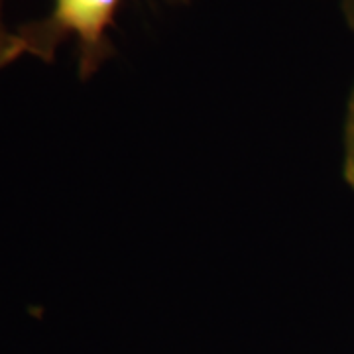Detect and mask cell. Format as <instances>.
Instances as JSON below:
<instances>
[{
    "instance_id": "obj_4",
    "label": "cell",
    "mask_w": 354,
    "mask_h": 354,
    "mask_svg": "<svg viewBox=\"0 0 354 354\" xmlns=\"http://www.w3.org/2000/svg\"><path fill=\"white\" fill-rule=\"evenodd\" d=\"M339 6L344 16V22L354 32V0H339Z\"/></svg>"
},
{
    "instance_id": "obj_2",
    "label": "cell",
    "mask_w": 354,
    "mask_h": 354,
    "mask_svg": "<svg viewBox=\"0 0 354 354\" xmlns=\"http://www.w3.org/2000/svg\"><path fill=\"white\" fill-rule=\"evenodd\" d=\"M342 174L348 187L354 191V87L348 99V113H346V127H344V164Z\"/></svg>"
},
{
    "instance_id": "obj_5",
    "label": "cell",
    "mask_w": 354,
    "mask_h": 354,
    "mask_svg": "<svg viewBox=\"0 0 354 354\" xmlns=\"http://www.w3.org/2000/svg\"><path fill=\"white\" fill-rule=\"evenodd\" d=\"M176 2H179V0H176Z\"/></svg>"
},
{
    "instance_id": "obj_1",
    "label": "cell",
    "mask_w": 354,
    "mask_h": 354,
    "mask_svg": "<svg viewBox=\"0 0 354 354\" xmlns=\"http://www.w3.org/2000/svg\"><path fill=\"white\" fill-rule=\"evenodd\" d=\"M120 4L122 0H53V8L46 18L16 30L24 55H34L51 64L59 44L75 36L79 77L87 81L109 57H113V41L106 32L114 26Z\"/></svg>"
},
{
    "instance_id": "obj_3",
    "label": "cell",
    "mask_w": 354,
    "mask_h": 354,
    "mask_svg": "<svg viewBox=\"0 0 354 354\" xmlns=\"http://www.w3.org/2000/svg\"><path fill=\"white\" fill-rule=\"evenodd\" d=\"M22 55H24V48L18 34L8 30V26L2 20V0H0V67L14 64Z\"/></svg>"
}]
</instances>
